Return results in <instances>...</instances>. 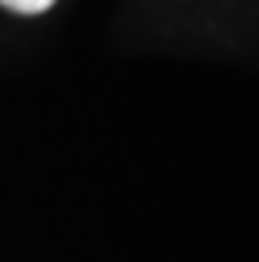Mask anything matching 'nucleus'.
Returning <instances> with one entry per match:
<instances>
[{
	"label": "nucleus",
	"mask_w": 259,
	"mask_h": 262,
	"mask_svg": "<svg viewBox=\"0 0 259 262\" xmlns=\"http://www.w3.org/2000/svg\"><path fill=\"white\" fill-rule=\"evenodd\" d=\"M7 10H17V14H44L54 0H0Z\"/></svg>",
	"instance_id": "nucleus-1"
}]
</instances>
